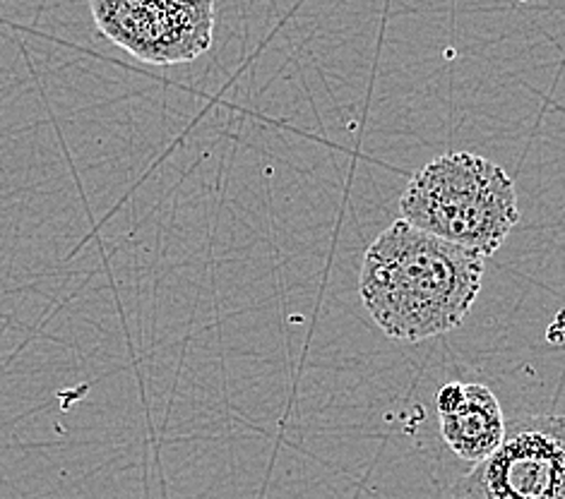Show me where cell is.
Masks as SVG:
<instances>
[{
    "instance_id": "1",
    "label": "cell",
    "mask_w": 565,
    "mask_h": 499,
    "mask_svg": "<svg viewBox=\"0 0 565 499\" xmlns=\"http://www.w3.org/2000/svg\"><path fill=\"white\" fill-rule=\"evenodd\" d=\"M481 281L483 258L399 219L363 254L359 295L385 336L419 344L462 325Z\"/></svg>"
},
{
    "instance_id": "2",
    "label": "cell",
    "mask_w": 565,
    "mask_h": 499,
    "mask_svg": "<svg viewBox=\"0 0 565 499\" xmlns=\"http://www.w3.org/2000/svg\"><path fill=\"white\" fill-rule=\"evenodd\" d=\"M402 221L479 258L501 250L520 221L510 175L475 152H450L414 173L399 199Z\"/></svg>"
},
{
    "instance_id": "3",
    "label": "cell",
    "mask_w": 565,
    "mask_h": 499,
    "mask_svg": "<svg viewBox=\"0 0 565 499\" xmlns=\"http://www.w3.org/2000/svg\"><path fill=\"white\" fill-rule=\"evenodd\" d=\"M455 499H565V415H518L452 490Z\"/></svg>"
},
{
    "instance_id": "4",
    "label": "cell",
    "mask_w": 565,
    "mask_h": 499,
    "mask_svg": "<svg viewBox=\"0 0 565 499\" xmlns=\"http://www.w3.org/2000/svg\"><path fill=\"white\" fill-rule=\"evenodd\" d=\"M97 30L147 65L203 56L214 36L212 0H89Z\"/></svg>"
},
{
    "instance_id": "5",
    "label": "cell",
    "mask_w": 565,
    "mask_h": 499,
    "mask_svg": "<svg viewBox=\"0 0 565 499\" xmlns=\"http://www.w3.org/2000/svg\"><path fill=\"white\" fill-rule=\"evenodd\" d=\"M440 437L469 464L489 458L505 437V415L501 401L487 384L469 382L455 409L438 413Z\"/></svg>"
}]
</instances>
